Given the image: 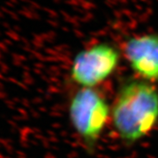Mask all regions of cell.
I'll list each match as a JSON object with an SVG mask.
<instances>
[{
	"label": "cell",
	"instance_id": "obj_1",
	"mask_svg": "<svg viewBox=\"0 0 158 158\" xmlns=\"http://www.w3.org/2000/svg\"><path fill=\"white\" fill-rule=\"evenodd\" d=\"M111 121L126 145L149 134L158 124V89L154 83L138 77L123 80L112 105Z\"/></svg>",
	"mask_w": 158,
	"mask_h": 158
},
{
	"label": "cell",
	"instance_id": "obj_2",
	"mask_svg": "<svg viewBox=\"0 0 158 158\" xmlns=\"http://www.w3.org/2000/svg\"><path fill=\"white\" fill-rule=\"evenodd\" d=\"M112 105L96 88H79L68 106L70 124L88 150L94 149L109 120Z\"/></svg>",
	"mask_w": 158,
	"mask_h": 158
},
{
	"label": "cell",
	"instance_id": "obj_3",
	"mask_svg": "<svg viewBox=\"0 0 158 158\" xmlns=\"http://www.w3.org/2000/svg\"><path fill=\"white\" fill-rule=\"evenodd\" d=\"M121 53L108 41H100L78 51L70 65V80L79 88L98 86L119 68Z\"/></svg>",
	"mask_w": 158,
	"mask_h": 158
},
{
	"label": "cell",
	"instance_id": "obj_4",
	"mask_svg": "<svg viewBox=\"0 0 158 158\" xmlns=\"http://www.w3.org/2000/svg\"><path fill=\"white\" fill-rule=\"evenodd\" d=\"M122 54L138 78L158 82V33L133 35L124 43Z\"/></svg>",
	"mask_w": 158,
	"mask_h": 158
}]
</instances>
